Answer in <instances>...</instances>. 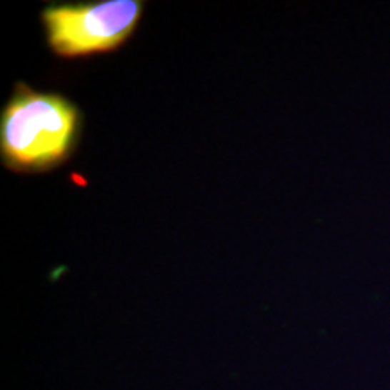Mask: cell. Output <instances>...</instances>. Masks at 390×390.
<instances>
[{"instance_id": "1", "label": "cell", "mask_w": 390, "mask_h": 390, "mask_svg": "<svg viewBox=\"0 0 390 390\" xmlns=\"http://www.w3.org/2000/svg\"><path fill=\"white\" fill-rule=\"evenodd\" d=\"M81 111L60 92L16 84L0 114V156L24 174L53 170L69 161L81 136Z\"/></svg>"}, {"instance_id": "2", "label": "cell", "mask_w": 390, "mask_h": 390, "mask_svg": "<svg viewBox=\"0 0 390 390\" xmlns=\"http://www.w3.org/2000/svg\"><path fill=\"white\" fill-rule=\"evenodd\" d=\"M143 8L141 0L51 4L42 11L47 46L61 58L112 53L134 35Z\"/></svg>"}]
</instances>
